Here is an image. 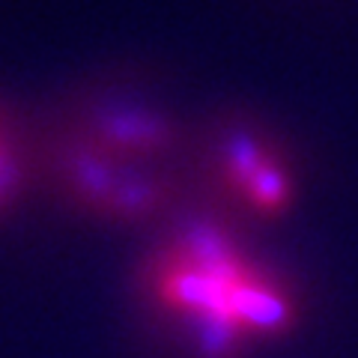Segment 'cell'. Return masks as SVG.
<instances>
[{
  "label": "cell",
  "mask_w": 358,
  "mask_h": 358,
  "mask_svg": "<svg viewBox=\"0 0 358 358\" xmlns=\"http://www.w3.org/2000/svg\"><path fill=\"white\" fill-rule=\"evenodd\" d=\"M39 173L75 215L117 227H164L192 206V173L129 162L60 126L39 141Z\"/></svg>",
  "instance_id": "3957f363"
},
{
  "label": "cell",
  "mask_w": 358,
  "mask_h": 358,
  "mask_svg": "<svg viewBox=\"0 0 358 358\" xmlns=\"http://www.w3.org/2000/svg\"><path fill=\"white\" fill-rule=\"evenodd\" d=\"M36 176L39 143H33L21 120L0 105V221L24 203Z\"/></svg>",
  "instance_id": "5b68a950"
},
{
  "label": "cell",
  "mask_w": 358,
  "mask_h": 358,
  "mask_svg": "<svg viewBox=\"0 0 358 358\" xmlns=\"http://www.w3.org/2000/svg\"><path fill=\"white\" fill-rule=\"evenodd\" d=\"M192 182L197 203L251 227H272L296 215L301 164L278 129L242 110L212 117L194 131Z\"/></svg>",
  "instance_id": "7a4b0ae2"
},
{
  "label": "cell",
  "mask_w": 358,
  "mask_h": 358,
  "mask_svg": "<svg viewBox=\"0 0 358 358\" xmlns=\"http://www.w3.org/2000/svg\"><path fill=\"white\" fill-rule=\"evenodd\" d=\"M134 296L188 358H257L305 329L310 301L242 224L192 203L159 227Z\"/></svg>",
  "instance_id": "6da1fadb"
},
{
  "label": "cell",
  "mask_w": 358,
  "mask_h": 358,
  "mask_svg": "<svg viewBox=\"0 0 358 358\" xmlns=\"http://www.w3.org/2000/svg\"><path fill=\"white\" fill-rule=\"evenodd\" d=\"M54 126L120 159L192 173L194 131L162 99L134 87H90L72 96Z\"/></svg>",
  "instance_id": "277c9868"
}]
</instances>
